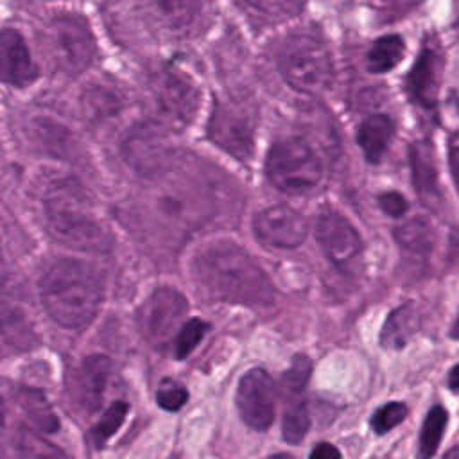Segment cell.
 I'll list each match as a JSON object with an SVG mask.
<instances>
[{
    "instance_id": "6da1fadb",
    "label": "cell",
    "mask_w": 459,
    "mask_h": 459,
    "mask_svg": "<svg viewBox=\"0 0 459 459\" xmlns=\"http://www.w3.org/2000/svg\"><path fill=\"white\" fill-rule=\"evenodd\" d=\"M197 283L219 301L238 305H267L274 287L258 262L240 246L217 240L204 246L192 264Z\"/></svg>"
},
{
    "instance_id": "7a4b0ae2",
    "label": "cell",
    "mask_w": 459,
    "mask_h": 459,
    "mask_svg": "<svg viewBox=\"0 0 459 459\" xmlns=\"http://www.w3.org/2000/svg\"><path fill=\"white\" fill-rule=\"evenodd\" d=\"M39 294L52 321L65 328H82L97 316L104 287L91 264L59 258L43 273Z\"/></svg>"
},
{
    "instance_id": "3957f363",
    "label": "cell",
    "mask_w": 459,
    "mask_h": 459,
    "mask_svg": "<svg viewBox=\"0 0 459 459\" xmlns=\"http://www.w3.org/2000/svg\"><path fill=\"white\" fill-rule=\"evenodd\" d=\"M48 233L61 244L81 251H108L111 237L82 194L56 186L43 201Z\"/></svg>"
},
{
    "instance_id": "277c9868",
    "label": "cell",
    "mask_w": 459,
    "mask_h": 459,
    "mask_svg": "<svg viewBox=\"0 0 459 459\" xmlns=\"http://www.w3.org/2000/svg\"><path fill=\"white\" fill-rule=\"evenodd\" d=\"M276 63L285 82L299 93L317 95L330 86L333 77L326 47L307 32L289 34L276 50Z\"/></svg>"
},
{
    "instance_id": "5b68a950",
    "label": "cell",
    "mask_w": 459,
    "mask_h": 459,
    "mask_svg": "<svg viewBox=\"0 0 459 459\" xmlns=\"http://www.w3.org/2000/svg\"><path fill=\"white\" fill-rule=\"evenodd\" d=\"M269 181L287 194H307L319 185L323 163L317 152L298 136L274 142L265 158Z\"/></svg>"
},
{
    "instance_id": "8992f818",
    "label": "cell",
    "mask_w": 459,
    "mask_h": 459,
    "mask_svg": "<svg viewBox=\"0 0 459 459\" xmlns=\"http://www.w3.org/2000/svg\"><path fill=\"white\" fill-rule=\"evenodd\" d=\"M43 39L50 61L70 75L86 70L97 52V43L88 22L75 14L54 18L45 29Z\"/></svg>"
},
{
    "instance_id": "52a82bcc",
    "label": "cell",
    "mask_w": 459,
    "mask_h": 459,
    "mask_svg": "<svg viewBox=\"0 0 459 459\" xmlns=\"http://www.w3.org/2000/svg\"><path fill=\"white\" fill-rule=\"evenodd\" d=\"M29 389L0 380V459H14L22 439L29 432H36Z\"/></svg>"
},
{
    "instance_id": "ba28073f",
    "label": "cell",
    "mask_w": 459,
    "mask_h": 459,
    "mask_svg": "<svg viewBox=\"0 0 459 459\" xmlns=\"http://www.w3.org/2000/svg\"><path fill=\"white\" fill-rule=\"evenodd\" d=\"M276 385L260 368L249 369L238 382L235 403L242 421L253 430H267L274 420Z\"/></svg>"
},
{
    "instance_id": "9c48e42d",
    "label": "cell",
    "mask_w": 459,
    "mask_h": 459,
    "mask_svg": "<svg viewBox=\"0 0 459 459\" xmlns=\"http://www.w3.org/2000/svg\"><path fill=\"white\" fill-rule=\"evenodd\" d=\"M208 138L238 160L253 152V122L244 108L230 102H217L210 122Z\"/></svg>"
},
{
    "instance_id": "30bf717a",
    "label": "cell",
    "mask_w": 459,
    "mask_h": 459,
    "mask_svg": "<svg viewBox=\"0 0 459 459\" xmlns=\"http://www.w3.org/2000/svg\"><path fill=\"white\" fill-rule=\"evenodd\" d=\"M253 231L260 242L278 249L301 246L308 233V222L289 204H273L260 210L253 219Z\"/></svg>"
},
{
    "instance_id": "8fae6325",
    "label": "cell",
    "mask_w": 459,
    "mask_h": 459,
    "mask_svg": "<svg viewBox=\"0 0 459 459\" xmlns=\"http://www.w3.org/2000/svg\"><path fill=\"white\" fill-rule=\"evenodd\" d=\"M316 240L337 267L350 265L362 253V238L355 226L335 210H323L316 219Z\"/></svg>"
},
{
    "instance_id": "7c38bea8",
    "label": "cell",
    "mask_w": 459,
    "mask_h": 459,
    "mask_svg": "<svg viewBox=\"0 0 459 459\" xmlns=\"http://www.w3.org/2000/svg\"><path fill=\"white\" fill-rule=\"evenodd\" d=\"M186 310L188 303L181 292L170 287H161L143 303L142 326L151 339L163 341L179 326Z\"/></svg>"
},
{
    "instance_id": "4fadbf2b",
    "label": "cell",
    "mask_w": 459,
    "mask_h": 459,
    "mask_svg": "<svg viewBox=\"0 0 459 459\" xmlns=\"http://www.w3.org/2000/svg\"><path fill=\"white\" fill-rule=\"evenodd\" d=\"M154 97L160 111L174 124H188L197 111V90L178 72L167 70L156 77Z\"/></svg>"
},
{
    "instance_id": "5bb4252c",
    "label": "cell",
    "mask_w": 459,
    "mask_h": 459,
    "mask_svg": "<svg viewBox=\"0 0 459 459\" xmlns=\"http://www.w3.org/2000/svg\"><path fill=\"white\" fill-rule=\"evenodd\" d=\"M443 77V57L434 47H421L411 72L407 74L409 99L425 109H434L437 104L439 86Z\"/></svg>"
},
{
    "instance_id": "9a60e30c",
    "label": "cell",
    "mask_w": 459,
    "mask_h": 459,
    "mask_svg": "<svg viewBox=\"0 0 459 459\" xmlns=\"http://www.w3.org/2000/svg\"><path fill=\"white\" fill-rule=\"evenodd\" d=\"M111 373V362L104 355H90L72 371L70 396L86 412H93L104 394L108 378Z\"/></svg>"
},
{
    "instance_id": "2e32d148",
    "label": "cell",
    "mask_w": 459,
    "mask_h": 459,
    "mask_svg": "<svg viewBox=\"0 0 459 459\" xmlns=\"http://www.w3.org/2000/svg\"><path fill=\"white\" fill-rule=\"evenodd\" d=\"M38 75L23 36L14 29L0 30V79L13 86H27Z\"/></svg>"
},
{
    "instance_id": "e0dca14e",
    "label": "cell",
    "mask_w": 459,
    "mask_h": 459,
    "mask_svg": "<svg viewBox=\"0 0 459 459\" xmlns=\"http://www.w3.org/2000/svg\"><path fill=\"white\" fill-rule=\"evenodd\" d=\"M165 151L163 138L152 126L134 127L122 145L126 161L140 174L156 172L167 156Z\"/></svg>"
},
{
    "instance_id": "ac0fdd59",
    "label": "cell",
    "mask_w": 459,
    "mask_h": 459,
    "mask_svg": "<svg viewBox=\"0 0 459 459\" xmlns=\"http://www.w3.org/2000/svg\"><path fill=\"white\" fill-rule=\"evenodd\" d=\"M393 136H394V124L387 115L377 113L368 117L357 131V142L362 149L366 161L371 165L380 163L393 142Z\"/></svg>"
},
{
    "instance_id": "d6986e66",
    "label": "cell",
    "mask_w": 459,
    "mask_h": 459,
    "mask_svg": "<svg viewBox=\"0 0 459 459\" xmlns=\"http://www.w3.org/2000/svg\"><path fill=\"white\" fill-rule=\"evenodd\" d=\"M418 328L420 314L411 303H405L387 316L378 337L380 346L385 350H400L409 342Z\"/></svg>"
},
{
    "instance_id": "ffe728a7",
    "label": "cell",
    "mask_w": 459,
    "mask_h": 459,
    "mask_svg": "<svg viewBox=\"0 0 459 459\" xmlns=\"http://www.w3.org/2000/svg\"><path fill=\"white\" fill-rule=\"evenodd\" d=\"M412 185L421 197L437 195V167L429 142H414L409 149Z\"/></svg>"
},
{
    "instance_id": "44dd1931",
    "label": "cell",
    "mask_w": 459,
    "mask_h": 459,
    "mask_svg": "<svg viewBox=\"0 0 459 459\" xmlns=\"http://www.w3.org/2000/svg\"><path fill=\"white\" fill-rule=\"evenodd\" d=\"M405 54V43L398 34H387L378 38L368 50L366 65L373 74H384L393 70Z\"/></svg>"
},
{
    "instance_id": "7402d4cb",
    "label": "cell",
    "mask_w": 459,
    "mask_h": 459,
    "mask_svg": "<svg viewBox=\"0 0 459 459\" xmlns=\"http://www.w3.org/2000/svg\"><path fill=\"white\" fill-rule=\"evenodd\" d=\"M393 233H394V238L400 244V247L409 253H414V255L430 253V249L434 247V242H436L432 226L421 217H414V219L407 221L405 224L398 226Z\"/></svg>"
},
{
    "instance_id": "603a6c76",
    "label": "cell",
    "mask_w": 459,
    "mask_h": 459,
    "mask_svg": "<svg viewBox=\"0 0 459 459\" xmlns=\"http://www.w3.org/2000/svg\"><path fill=\"white\" fill-rule=\"evenodd\" d=\"M22 317V294L14 274L0 255V325L14 326Z\"/></svg>"
},
{
    "instance_id": "cb8c5ba5",
    "label": "cell",
    "mask_w": 459,
    "mask_h": 459,
    "mask_svg": "<svg viewBox=\"0 0 459 459\" xmlns=\"http://www.w3.org/2000/svg\"><path fill=\"white\" fill-rule=\"evenodd\" d=\"M446 421H448V412L441 405H434L427 412L423 425H421V432H420L418 459H430L436 454L439 441L443 437Z\"/></svg>"
},
{
    "instance_id": "d4e9b609",
    "label": "cell",
    "mask_w": 459,
    "mask_h": 459,
    "mask_svg": "<svg viewBox=\"0 0 459 459\" xmlns=\"http://www.w3.org/2000/svg\"><path fill=\"white\" fill-rule=\"evenodd\" d=\"M158 14L176 29L190 25L201 11V0H152Z\"/></svg>"
},
{
    "instance_id": "484cf974",
    "label": "cell",
    "mask_w": 459,
    "mask_h": 459,
    "mask_svg": "<svg viewBox=\"0 0 459 459\" xmlns=\"http://www.w3.org/2000/svg\"><path fill=\"white\" fill-rule=\"evenodd\" d=\"M310 373H312V360L307 355H296L281 377V382H280L281 396H285L289 402L298 400V394L305 389L310 378Z\"/></svg>"
},
{
    "instance_id": "4316f807",
    "label": "cell",
    "mask_w": 459,
    "mask_h": 459,
    "mask_svg": "<svg viewBox=\"0 0 459 459\" xmlns=\"http://www.w3.org/2000/svg\"><path fill=\"white\" fill-rule=\"evenodd\" d=\"M310 427V416L301 400H290L281 420V436L287 443L298 445Z\"/></svg>"
},
{
    "instance_id": "83f0119b",
    "label": "cell",
    "mask_w": 459,
    "mask_h": 459,
    "mask_svg": "<svg viewBox=\"0 0 459 459\" xmlns=\"http://www.w3.org/2000/svg\"><path fill=\"white\" fill-rule=\"evenodd\" d=\"M14 459H70V457L61 448L43 439V434L29 432L18 445Z\"/></svg>"
},
{
    "instance_id": "f1b7e54d",
    "label": "cell",
    "mask_w": 459,
    "mask_h": 459,
    "mask_svg": "<svg viewBox=\"0 0 459 459\" xmlns=\"http://www.w3.org/2000/svg\"><path fill=\"white\" fill-rule=\"evenodd\" d=\"M208 328H210L208 323L201 319H188L176 335V342H174L176 357L178 359L188 357L194 351V348L201 342V339L206 335Z\"/></svg>"
},
{
    "instance_id": "f546056e",
    "label": "cell",
    "mask_w": 459,
    "mask_h": 459,
    "mask_svg": "<svg viewBox=\"0 0 459 459\" xmlns=\"http://www.w3.org/2000/svg\"><path fill=\"white\" fill-rule=\"evenodd\" d=\"M127 403L126 402H115L108 407V411L102 414L100 421L93 429V437L97 446H102L124 423L127 414Z\"/></svg>"
},
{
    "instance_id": "4dcf8cb0",
    "label": "cell",
    "mask_w": 459,
    "mask_h": 459,
    "mask_svg": "<svg viewBox=\"0 0 459 459\" xmlns=\"http://www.w3.org/2000/svg\"><path fill=\"white\" fill-rule=\"evenodd\" d=\"M407 416V405L402 402H389L375 411L371 416V429L377 434H385L393 427L400 425Z\"/></svg>"
},
{
    "instance_id": "1f68e13d",
    "label": "cell",
    "mask_w": 459,
    "mask_h": 459,
    "mask_svg": "<svg viewBox=\"0 0 459 459\" xmlns=\"http://www.w3.org/2000/svg\"><path fill=\"white\" fill-rule=\"evenodd\" d=\"M269 18H290L303 9V0H244Z\"/></svg>"
},
{
    "instance_id": "d6a6232c",
    "label": "cell",
    "mask_w": 459,
    "mask_h": 459,
    "mask_svg": "<svg viewBox=\"0 0 459 459\" xmlns=\"http://www.w3.org/2000/svg\"><path fill=\"white\" fill-rule=\"evenodd\" d=\"M188 398L186 389L174 382V380H163L156 391V402L165 411H178L185 405Z\"/></svg>"
},
{
    "instance_id": "836d02e7",
    "label": "cell",
    "mask_w": 459,
    "mask_h": 459,
    "mask_svg": "<svg viewBox=\"0 0 459 459\" xmlns=\"http://www.w3.org/2000/svg\"><path fill=\"white\" fill-rule=\"evenodd\" d=\"M378 204H380V210L389 215V217H402L407 208H409V203L407 199L400 194V192H384L378 195Z\"/></svg>"
},
{
    "instance_id": "e575fe53",
    "label": "cell",
    "mask_w": 459,
    "mask_h": 459,
    "mask_svg": "<svg viewBox=\"0 0 459 459\" xmlns=\"http://www.w3.org/2000/svg\"><path fill=\"white\" fill-rule=\"evenodd\" d=\"M308 459H341V452L333 445L323 441L312 448Z\"/></svg>"
},
{
    "instance_id": "d590c367",
    "label": "cell",
    "mask_w": 459,
    "mask_h": 459,
    "mask_svg": "<svg viewBox=\"0 0 459 459\" xmlns=\"http://www.w3.org/2000/svg\"><path fill=\"white\" fill-rule=\"evenodd\" d=\"M448 387L452 391H459V364H455L448 373Z\"/></svg>"
},
{
    "instance_id": "8d00e7d4",
    "label": "cell",
    "mask_w": 459,
    "mask_h": 459,
    "mask_svg": "<svg viewBox=\"0 0 459 459\" xmlns=\"http://www.w3.org/2000/svg\"><path fill=\"white\" fill-rule=\"evenodd\" d=\"M443 459H459V445L457 446H452L450 450L445 452Z\"/></svg>"
},
{
    "instance_id": "74e56055",
    "label": "cell",
    "mask_w": 459,
    "mask_h": 459,
    "mask_svg": "<svg viewBox=\"0 0 459 459\" xmlns=\"http://www.w3.org/2000/svg\"><path fill=\"white\" fill-rule=\"evenodd\" d=\"M450 337L452 339H459V314H457V317H455V321H454V325L450 328Z\"/></svg>"
},
{
    "instance_id": "f35d334b",
    "label": "cell",
    "mask_w": 459,
    "mask_h": 459,
    "mask_svg": "<svg viewBox=\"0 0 459 459\" xmlns=\"http://www.w3.org/2000/svg\"><path fill=\"white\" fill-rule=\"evenodd\" d=\"M269 459H296V457L290 454H276V455H271Z\"/></svg>"
},
{
    "instance_id": "ab89813d",
    "label": "cell",
    "mask_w": 459,
    "mask_h": 459,
    "mask_svg": "<svg viewBox=\"0 0 459 459\" xmlns=\"http://www.w3.org/2000/svg\"><path fill=\"white\" fill-rule=\"evenodd\" d=\"M454 102H455V109H457V113H459V93L455 95V99H454Z\"/></svg>"
}]
</instances>
